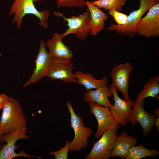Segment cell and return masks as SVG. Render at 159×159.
<instances>
[{
  "mask_svg": "<svg viewBox=\"0 0 159 159\" xmlns=\"http://www.w3.org/2000/svg\"><path fill=\"white\" fill-rule=\"evenodd\" d=\"M2 109L0 129L3 134L26 128V117L18 100L9 97Z\"/></svg>",
  "mask_w": 159,
  "mask_h": 159,
  "instance_id": "obj_1",
  "label": "cell"
},
{
  "mask_svg": "<svg viewBox=\"0 0 159 159\" xmlns=\"http://www.w3.org/2000/svg\"><path fill=\"white\" fill-rule=\"evenodd\" d=\"M42 0H14L7 16L14 14V18L10 24H16L17 29L21 27L23 17L27 14H32L39 19L40 22L37 24L45 29L48 27L47 21L51 13L47 10L39 11L37 9L34 3Z\"/></svg>",
  "mask_w": 159,
  "mask_h": 159,
  "instance_id": "obj_2",
  "label": "cell"
},
{
  "mask_svg": "<svg viewBox=\"0 0 159 159\" xmlns=\"http://www.w3.org/2000/svg\"><path fill=\"white\" fill-rule=\"evenodd\" d=\"M159 4V0H139V8L131 12L127 16L124 24H115L112 22L107 28L109 31H115L117 34L132 37L137 34V25L142 16L151 8Z\"/></svg>",
  "mask_w": 159,
  "mask_h": 159,
  "instance_id": "obj_3",
  "label": "cell"
},
{
  "mask_svg": "<svg viewBox=\"0 0 159 159\" xmlns=\"http://www.w3.org/2000/svg\"><path fill=\"white\" fill-rule=\"evenodd\" d=\"M53 14L62 17L64 21L67 22L68 28L62 33L64 37L69 34H74L78 39L85 40L88 34L91 32V15L88 8L82 14L68 18L58 11H54Z\"/></svg>",
  "mask_w": 159,
  "mask_h": 159,
  "instance_id": "obj_4",
  "label": "cell"
},
{
  "mask_svg": "<svg viewBox=\"0 0 159 159\" xmlns=\"http://www.w3.org/2000/svg\"><path fill=\"white\" fill-rule=\"evenodd\" d=\"M66 105L70 115V126L74 132V138L70 143L69 151H80L82 148H87V139L92 134V130L90 128L84 126L82 118L74 112L69 101Z\"/></svg>",
  "mask_w": 159,
  "mask_h": 159,
  "instance_id": "obj_5",
  "label": "cell"
},
{
  "mask_svg": "<svg viewBox=\"0 0 159 159\" xmlns=\"http://www.w3.org/2000/svg\"><path fill=\"white\" fill-rule=\"evenodd\" d=\"M71 59L52 57L46 76L53 80H58L67 83H77V80L72 72L74 66Z\"/></svg>",
  "mask_w": 159,
  "mask_h": 159,
  "instance_id": "obj_6",
  "label": "cell"
},
{
  "mask_svg": "<svg viewBox=\"0 0 159 159\" xmlns=\"http://www.w3.org/2000/svg\"><path fill=\"white\" fill-rule=\"evenodd\" d=\"M27 128L19 130L9 133L3 134L0 138V144L6 142V144L0 148V159H11L17 157H23L31 159L32 157L39 158L28 155L25 151L21 150L19 153H16L15 150L19 145H15L16 142L21 139H27L29 136L26 135Z\"/></svg>",
  "mask_w": 159,
  "mask_h": 159,
  "instance_id": "obj_7",
  "label": "cell"
},
{
  "mask_svg": "<svg viewBox=\"0 0 159 159\" xmlns=\"http://www.w3.org/2000/svg\"><path fill=\"white\" fill-rule=\"evenodd\" d=\"M110 88L113 97L114 104L111 103L109 107L112 115L115 120L120 125L126 126L130 123L132 115V107L134 101L122 99L118 96L117 90L111 85Z\"/></svg>",
  "mask_w": 159,
  "mask_h": 159,
  "instance_id": "obj_8",
  "label": "cell"
},
{
  "mask_svg": "<svg viewBox=\"0 0 159 159\" xmlns=\"http://www.w3.org/2000/svg\"><path fill=\"white\" fill-rule=\"evenodd\" d=\"M95 143L85 159H108L111 157L114 143L117 137V129H109Z\"/></svg>",
  "mask_w": 159,
  "mask_h": 159,
  "instance_id": "obj_9",
  "label": "cell"
},
{
  "mask_svg": "<svg viewBox=\"0 0 159 159\" xmlns=\"http://www.w3.org/2000/svg\"><path fill=\"white\" fill-rule=\"evenodd\" d=\"M90 111L95 116L98 128L95 136L98 138L109 129H117L120 125L114 119L108 107L102 106L94 102L89 104Z\"/></svg>",
  "mask_w": 159,
  "mask_h": 159,
  "instance_id": "obj_10",
  "label": "cell"
},
{
  "mask_svg": "<svg viewBox=\"0 0 159 159\" xmlns=\"http://www.w3.org/2000/svg\"><path fill=\"white\" fill-rule=\"evenodd\" d=\"M137 34L147 38L159 36V4L152 7L138 23Z\"/></svg>",
  "mask_w": 159,
  "mask_h": 159,
  "instance_id": "obj_11",
  "label": "cell"
},
{
  "mask_svg": "<svg viewBox=\"0 0 159 159\" xmlns=\"http://www.w3.org/2000/svg\"><path fill=\"white\" fill-rule=\"evenodd\" d=\"M45 43L41 40L39 42V52L35 60V67L29 79L24 84L23 88L30 84L37 83L42 77L46 76L52 58L47 51Z\"/></svg>",
  "mask_w": 159,
  "mask_h": 159,
  "instance_id": "obj_12",
  "label": "cell"
},
{
  "mask_svg": "<svg viewBox=\"0 0 159 159\" xmlns=\"http://www.w3.org/2000/svg\"><path fill=\"white\" fill-rule=\"evenodd\" d=\"M133 69L130 63H120L115 66L111 71L113 86L123 94L125 100L129 101V76Z\"/></svg>",
  "mask_w": 159,
  "mask_h": 159,
  "instance_id": "obj_13",
  "label": "cell"
},
{
  "mask_svg": "<svg viewBox=\"0 0 159 159\" xmlns=\"http://www.w3.org/2000/svg\"><path fill=\"white\" fill-rule=\"evenodd\" d=\"M145 103L143 100L134 101L132 106V115L130 123L132 126L139 123L142 128L143 136L145 137L152 129L155 118L153 114H150L144 110Z\"/></svg>",
  "mask_w": 159,
  "mask_h": 159,
  "instance_id": "obj_14",
  "label": "cell"
},
{
  "mask_svg": "<svg viewBox=\"0 0 159 159\" xmlns=\"http://www.w3.org/2000/svg\"><path fill=\"white\" fill-rule=\"evenodd\" d=\"M62 34L55 33L52 37L45 43L52 57H61L71 59L73 57L72 50L63 42Z\"/></svg>",
  "mask_w": 159,
  "mask_h": 159,
  "instance_id": "obj_15",
  "label": "cell"
},
{
  "mask_svg": "<svg viewBox=\"0 0 159 159\" xmlns=\"http://www.w3.org/2000/svg\"><path fill=\"white\" fill-rule=\"evenodd\" d=\"M84 101L90 103L95 102L103 107H109L111 103L108 98L112 96L108 84L96 89L88 90L83 93Z\"/></svg>",
  "mask_w": 159,
  "mask_h": 159,
  "instance_id": "obj_16",
  "label": "cell"
},
{
  "mask_svg": "<svg viewBox=\"0 0 159 159\" xmlns=\"http://www.w3.org/2000/svg\"><path fill=\"white\" fill-rule=\"evenodd\" d=\"M138 142V139L128 135L125 130L117 137L114 143L111 157L125 158L130 148Z\"/></svg>",
  "mask_w": 159,
  "mask_h": 159,
  "instance_id": "obj_17",
  "label": "cell"
},
{
  "mask_svg": "<svg viewBox=\"0 0 159 159\" xmlns=\"http://www.w3.org/2000/svg\"><path fill=\"white\" fill-rule=\"evenodd\" d=\"M85 5L87 6L90 13V34L92 36H95L104 29L105 21L108 19V15L90 1H86Z\"/></svg>",
  "mask_w": 159,
  "mask_h": 159,
  "instance_id": "obj_18",
  "label": "cell"
},
{
  "mask_svg": "<svg viewBox=\"0 0 159 159\" xmlns=\"http://www.w3.org/2000/svg\"><path fill=\"white\" fill-rule=\"evenodd\" d=\"M74 74L77 80V83L84 86L87 91L93 89H96L108 82L107 78L105 76L101 79L97 80L95 78L92 74L84 73L82 71H76Z\"/></svg>",
  "mask_w": 159,
  "mask_h": 159,
  "instance_id": "obj_19",
  "label": "cell"
},
{
  "mask_svg": "<svg viewBox=\"0 0 159 159\" xmlns=\"http://www.w3.org/2000/svg\"><path fill=\"white\" fill-rule=\"evenodd\" d=\"M159 77L150 78L143 86V90L137 95L135 101H140L149 97L159 99Z\"/></svg>",
  "mask_w": 159,
  "mask_h": 159,
  "instance_id": "obj_20",
  "label": "cell"
},
{
  "mask_svg": "<svg viewBox=\"0 0 159 159\" xmlns=\"http://www.w3.org/2000/svg\"><path fill=\"white\" fill-rule=\"evenodd\" d=\"M159 153L156 149L152 150L146 148L143 144L132 147L125 158V159H140L148 156H154Z\"/></svg>",
  "mask_w": 159,
  "mask_h": 159,
  "instance_id": "obj_21",
  "label": "cell"
},
{
  "mask_svg": "<svg viewBox=\"0 0 159 159\" xmlns=\"http://www.w3.org/2000/svg\"><path fill=\"white\" fill-rule=\"evenodd\" d=\"M127 1V0H97L91 2L99 8L106 11L115 9L120 11Z\"/></svg>",
  "mask_w": 159,
  "mask_h": 159,
  "instance_id": "obj_22",
  "label": "cell"
},
{
  "mask_svg": "<svg viewBox=\"0 0 159 159\" xmlns=\"http://www.w3.org/2000/svg\"><path fill=\"white\" fill-rule=\"evenodd\" d=\"M58 8L61 7L83 8L86 0H54Z\"/></svg>",
  "mask_w": 159,
  "mask_h": 159,
  "instance_id": "obj_23",
  "label": "cell"
},
{
  "mask_svg": "<svg viewBox=\"0 0 159 159\" xmlns=\"http://www.w3.org/2000/svg\"><path fill=\"white\" fill-rule=\"evenodd\" d=\"M70 142L69 141H67L65 145L62 148L57 151L50 152L49 154L53 155L55 159H68V153Z\"/></svg>",
  "mask_w": 159,
  "mask_h": 159,
  "instance_id": "obj_24",
  "label": "cell"
},
{
  "mask_svg": "<svg viewBox=\"0 0 159 159\" xmlns=\"http://www.w3.org/2000/svg\"><path fill=\"white\" fill-rule=\"evenodd\" d=\"M109 14L114 19L117 24L122 25L126 22L127 15L117 11L115 9L108 11Z\"/></svg>",
  "mask_w": 159,
  "mask_h": 159,
  "instance_id": "obj_25",
  "label": "cell"
},
{
  "mask_svg": "<svg viewBox=\"0 0 159 159\" xmlns=\"http://www.w3.org/2000/svg\"><path fill=\"white\" fill-rule=\"evenodd\" d=\"M9 98L5 94L0 93V110L3 108Z\"/></svg>",
  "mask_w": 159,
  "mask_h": 159,
  "instance_id": "obj_26",
  "label": "cell"
},
{
  "mask_svg": "<svg viewBox=\"0 0 159 159\" xmlns=\"http://www.w3.org/2000/svg\"><path fill=\"white\" fill-rule=\"evenodd\" d=\"M154 125L156 127V130L158 131L159 130V117L155 119V120Z\"/></svg>",
  "mask_w": 159,
  "mask_h": 159,
  "instance_id": "obj_27",
  "label": "cell"
},
{
  "mask_svg": "<svg viewBox=\"0 0 159 159\" xmlns=\"http://www.w3.org/2000/svg\"><path fill=\"white\" fill-rule=\"evenodd\" d=\"M159 108L155 109L154 111V113L153 114L155 116H156V117H158L159 116Z\"/></svg>",
  "mask_w": 159,
  "mask_h": 159,
  "instance_id": "obj_28",
  "label": "cell"
},
{
  "mask_svg": "<svg viewBox=\"0 0 159 159\" xmlns=\"http://www.w3.org/2000/svg\"><path fill=\"white\" fill-rule=\"evenodd\" d=\"M2 135H3V134L1 130L0 129V138H1V136ZM1 144H0V148H1Z\"/></svg>",
  "mask_w": 159,
  "mask_h": 159,
  "instance_id": "obj_29",
  "label": "cell"
},
{
  "mask_svg": "<svg viewBox=\"0 0 159 159\" xmlns=\"http://www.w3.org/2000/svg\"><path fill=\"white\" fill-rule=\"evenodd\" d=\"M1 56H2V54L0 51V57H1Z\"/></svg>",
  "mask_w": 159,
  "mask_h": 159,
  "instance_id": "obj_30",
  "label": "cell"
},
{
  "mask_svg": "<svg viewBox=\"0 0 159 159\" xmlns=\"http://www.w3.org/2000/svg\"><path fill=\"white\" fill-rule=\"evenodd\" d=\"M96 0H94V1H96Z\"/></svg>",
  "mask_w": 159,
  "mask_h": 159,
  "instance_id": "obj_31",
  "label": "cell"
}]
</instances>
